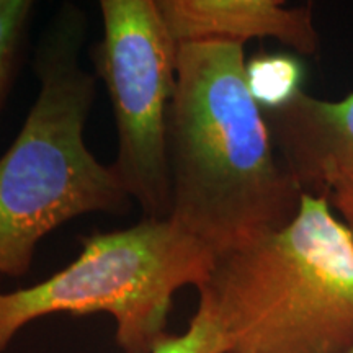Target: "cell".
<instances>
[{"instance_id":"obj_1","label":"cell","mask_w":353,"mask_h":353,"mask_svg":"<svg viewBox=\"0 0 353 353\" xmlns=\"http://www.w3.org/2000/svg\"><path fill=\"white\" fill-rule=\"evenodd\" d=\"M244 44L179 46L169 114V219L216 257L294 218L303 192L245 79Z\"/></svg>"},{"instance_id":"obj_2","label":"cell","mask_w":353,"mask_h":353,"mask_svg":"<svg viewBox=\"0 0 353 353\" xmlns=\"http://www.w3.org/2000/svg\"><path fill=\"white\" fill-rule=\"evenodd\" d=\"M85 25L81 8L63 6L39 39L37 100L0 157V275H26L43 237L68 221L130 210L112 165L83 136L97 90L81 63Z\"/></svg>"},{"instance_id":"obj_3","label":"cell","mask_w":353,"mask_h":353,"mask_svg":"<svg viewBox=\"0 0 353 353\" xmlns=\"http://www.w3.org/2000/svg\"><path fill=\"white\" fill-rule=\"evenodd\" d=\"M229 353H342L353 345V239L303 193L286 226L216 257L198 290Z\"/></svg>"},{"instance_id":"obj_4","label":"cell","mask_w":353,"mask_h":353,"mask_svg":"<svg viewBox=\"0 0 353 353\" xmlns=\"http://www.w3.org/2000/svg\"><path fill=\"white\" fill-rule=\"evenodd\" d=\"M216 255L170 219L83 237L79 257L39 283L0 293V353L21 329L52 314L113 317L125 353H152L165 335L174 296L210 280Z\"/></svg>"},{"instance_id":"obj_5","label":"cell","mask_w":353,"mask_h":353,"mask_svg":"<svg viewBox=\"0 0 353 353\" xmlns=\"http://www.w3.org/2000/svg\"><path fill=\"white\" fill-rule=\"evenodd\" d=\"M103 37L94 48L118 134L112 169L144 218L169 219L167 130L176 88V46L157 0H101Z\"/></svg>"},{"instance_id":"obj_6","label":"cell","mask_w":353,"mask_h":353,"mask_svg":"<svg viewBox=\"0 0 353 353\" xmlns=\"http://www.w3.org/2000/svg\"><path fill=\"white\" fill-rule=\"evenodd\" d=\"M263 114L278 156L301 192L324 198L353 239V92L341 100L303 92Z\"/></svg>"},{"instance_id":"obj_7","label":"cell","mask_w":353,"mask_h":353,"mask_svg":"<svg viewBox=\"0 0 353 353\" xmlns=\"http://www.w3.org/2000/svg\"><path fill=\"white\" fill-rule=\"evenodd\" d=\"M157 6L176 46L270 38L303 56L319 50L309 6L286 7L281 0H157Z\"/></svg>"},{"instance_id":"obj_8","label":"cell","mask_w":353,"mask_h":353,"mask_svg":"<svg viewBox=\"0 0 353 353\" xmlns=\"http://www.w3.org/2000/svg\"><path fill=\"white\" fill-rule=\"evenodd\" d=\"M245 79L262 112L285 107L304 92V65L299 57L288 52L250 57L245 61Z\"/></svg>"},{"instance_id":"obj_9","label":"cell","mask_w":353,"mask_h":353,"mask_svg":"<svg viewBox=\"0 0 353 353\" xmlns=\"http://www.w3.org/2000/svg\"><path fill=\"white\" fill-rule=\"evenodd\" d=\"M34 8L32 0H0V114L19 72Z\"/></svg>"},{"instance_id":"obj_10","label":"cell","mask_w":353,"mask_h":353,"mask_svg":"<svg viewBox=\"0 0 353 353\" xmlns=\"http://www.w3.org/2000/svg\"><path fill=\"white\" fill-rule=\"evenodd\" d=\"M152 353H229V342L213 309L200 299L187 330L165 335Z\"/></svg>"},{"instance_id":"obj_11","label":"cell","mask_w":353,"mask_h":353,"mask_svg":"<svg viewBox=\"0 0 353 353\" xmlns=\"http://www.w3.org/2000/svg\"><path fill=\"white\" fill-rule=\"evenodd\" d=\"M342 353H353V345H350V347H348V348H347V350H345V352H342Z\"/></svg>"}]
</instances>
